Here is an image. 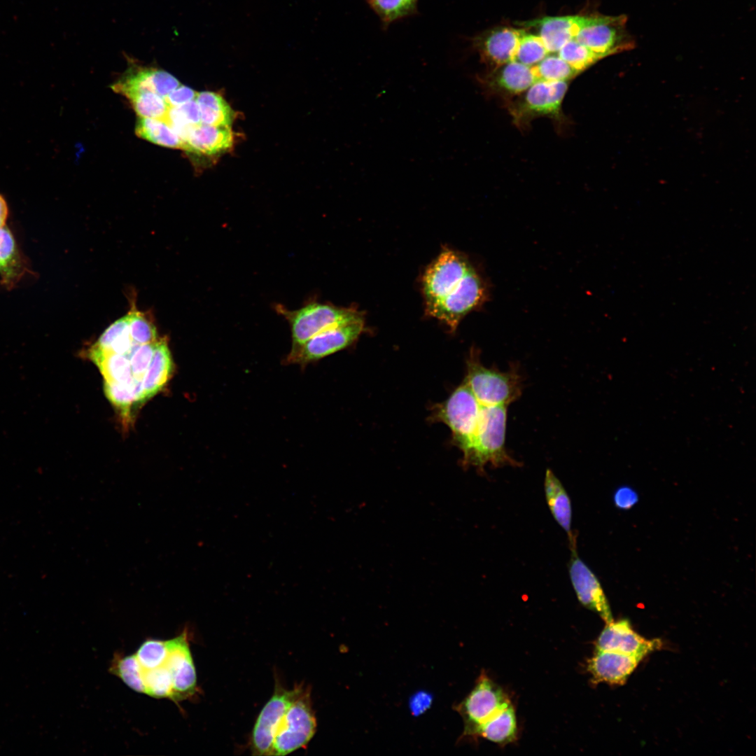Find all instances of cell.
Masks as SVG:
<instances>
[{
  "label": "cell",
  "mask_w": 756,
  "mask_h": 756,
  "mask_svg": "<svg viewBox=\"0 0 756 756\" xmlns=\"http://www.w3.org/2000/svg\"><path fill=\"white\" fill-rule=\"evenodd\" d=\"M274 310L289 324L291 333L290 350L297 349L326 328L362 316L354 309L339 307L314 299L308 300L301 307L293 310L281 304H276Z\"/></svg>",
  "instance_id": "cell-1"
},
{
  "label": "cell",
  "mask_w": 756,
  "mask_h": 756,
  "mask_svg": "<svg viewBox=\"0 0 756 756\" xmlns=\"http://www.w3.org/2000/svg\"><path fill=\"white\" fill-rule=\"evenodd\" d=\"M507 406L481 404L478 426L472 452L464 463L483 469L487 463L496 466L516 465L505 449Z\"/></svg>",
  "instance_id": "cell-2"
},
{
  "label": "cell",
  "mask_w": 756,
  "mask_h": 756,
  "mask_svg": "<svg viewBox=\"0 0 756 756\" xmlns=\"http://www.w3.org/2000/svg\"><path fill=\"white\" fill-rule=\"evenodd\" d=\"M463 382L483 405L507 406L522 393L520 376L515 370L501 372L487 368L481 363L477 352H472L468 358Z\"/></svg>",
  "instance_id": "cell-3"
},
{
  "label": "cell",
  "mask_w": 756,
  "mask_h": 756,
  "mask_svg": "<svg viewBox=\"0 0 756 756\" xmlns=\"http://www.w3.org/2000/svg\"><path fill=\"white\" fill-rule=\"evenodd\" d=\"M481 404L463 382L437 408L435 416L446 424L463 453L464 463L473 449Z\"/></svg>",
  "instance_id": "cell-4"
},
{
  "label": "cell",
  "mask_w": 756,
  "mask_h": 756,
  "mask_svg": "<svg viewBox=\"0 0 756 756\" xmlns=\"http://www.w3.org/2000/svg\"><path fill=\"white\" fill-rule=\"evenodd\" d=\"M316 730L308 689L289 706L276 730L270 756L288 755L305 746Z\"/></svg>",
  "instance_id": "cell-5"
},
{
  "label": "cell",
  "mask_w": 756,
  "mask_h": 756,
  "mask_svg": "<svg viewBox=\"0 0 756 756\" xmlns=\"http://www.w3.org/2000/svg\"><path fill=\"white\" fill-rule=\"evenodd\" d=\"M363 316L340 323L314 335L297 349L290 350L285 363L304 367L349 346L363 330Z\"/></svg>",
  "instance_id": "cell-6"
},
{
  "label": "cell",
  "mask_w": 756,
  "mask_h": 756,
  "mask_svg": "<svg viewBox=\"0 0 756 756\" xmlns=\"http://www.w3.org/2000/svg\"><path fill=\"white\" fill-rule=\"evenodd\" d=\"M486 286L471 267L456 286L440 301L426 306L427 312L454 331L461 320L487 299Z\"/></svg>",
  "instance_id": "cell-7"
},
{
  "label": "cell",
  "mask_w": 756,
  "mask_h": 756,
  "mask_svg": "<svg viewBox=\"0 0 756 756\" xmlns=\"http://www.w3.org/2000/svg\"><path fill=\"white\" fill-rule=\"evenodd\" d=\"M510 704L503 691L489 678L482 676L475 687L456 708L465 724L463 736L477 729Z\"/></svg>",
  "instance_id": "cell-8"
},
{
  "label": "cell",
  "mask_w": 756,
  "mask_h": 756,
  "mask_svg": "<svg viewBox=\"0 0 756 756\" xmlns=\"http://www.w3.org/2000/svg\"><path fill=\"white\" fill-rule=\"evenodd\" d=\"M626 20L625 15H598L574 39L603 57L631 50L635 43L626 30Z\"/></svg>",
  "instance_id": "cell-9"
},
{
  "label": "cell",
  "mask_w": 756,
  "mask_h": 756,
  "mask_svg": "<svg viewBox=\"0 0 756 756\" xmlns=\"http://www.w3.org/2000/svg\"><path fill=\"white\" fill-rule=\"evenodd\" d=\"M304 690L302 685H297L292 690L276 685L273 695L260 710L254 724L251 738L253 755L270 756L274 734L282 717Z\"/></svg>",
  "instance_id": "cell-10"
},
{
  "label": "cell",
  "mask_w": 756,
  "mask_h": 756,
  "mask_svg": "<svg viewBox=\"0 0 756 756\" xmlns=\"http://www.w3.org/2000/svg\"><path fill=\"white\" fill-rule=\"evenodd\" d=\"M472 267L466 258L447 250L440 254L427 269L423 288L426 306L433 304L449 293Z\"/></svg>",
  "instance_id": "cell-11"
},
{
  "label": "cell",
  "mask_w": 756,
  "mask_h": 756,
  "mask_svg": "<svg viewBox=\"0 0 756 756\" xmlns=\"http://www.w3.org/2000/svg\"><path fill=\"white\" fill-rule=\"evenodd\" d=\"M167 655L164 664L172 677L173 699L178 702L195 694L197 675L192 657L188 632L167 640Z\"/></svg>",
  "instance_id": "cell-12"
},
{
  "label": "cell",
  "mask_w": 756,
  "mask_h": 756,
  "mask_svg": "<svg viewBox=\"0 0 756 756\" xmlns=\"http://www.w3.org/2000/svg\"><path fill=\"white\" fill-rule=\"evenodd\" d=\"M180 85L176 78L167 71L130 61L127 69L112 84L111 89L125 97L143 92H151L165 97Z\"/></svg>",
  "instance_id": "cell-13"
},
{
  "label": "cell",
  "mask_w": 756,
  "mask_h": 756,
  "mask_svg": "<svg viewBox=\"0 0 756 756\" xmlns=\"http://www.w3.org/2000/svg\"><path fill=\"white\" fill-rule=\"evenodd\" d=\"M568 573L573 587L580 603L596 612L605 622L613 621L609 603L595 574L580 558L576 546L571 547Z\"/></svg>",
  "instance_id": "cell-14"
},
{
  "label": "cell",
  "mask_w": 756,
  "mask_h": 756,
  "mask_svg": "<svg viewBox=\"0 0 756 756\" xmlns=\"http://www.w3.org/2000/svg\"><path fill=\"white\" fill-rule=\"evenodd\" d=\"M567 88L566 81L535 82L512 108L513 116L521 122L536 116L558 115Z\"/></svg>",
  "instance_id": "cell-15"
},
{
  "label": "cell",
  "mask_w": 756,
  "mask_h": 756,
  "mask_svg": "<svg viewBox=\"0 0 756 756\" xmlns=\"http://www.w3.org/2000/svg\"><path fill=\"white\" fill-rule=\"evenodd\" d=\"M598 15L547 16L517 23L524 28H533L542 40L549 52H558L579 31L592 23Z\"/></svg>",
  "instance_id": "cell-16"
},
{
  "label": "cell",
  "mask_w": 756,
  "mask_h": 756,
  "mask_svg": "<svg viewBox=\"0 0 756 756\" xmlns=\"http://www.w3.org/2000/svg\"><path fill=\"white\" fill-rule=\"evenodd\" d=\"M522 29L498 27L486 30L472 39V45L482 61L491 68L514 60Z\"/></svg>",
  "instance_id": "cell-17"
},
{
  "label": "cell",
  "mask_w": 756,
  "mask_h": 756,
  "mask_svg": "<svg viewBox=\"0 0 756 756\" xmlns=\"http://www.w3.org/2000/svg\"><path fill=\"white\" fill-rule=\"evenodd\" d=\"M596 644V650L643 657L659 649L662 645L659 639L650 640L640 636L627 620L607 623Z\"/></svg>",
  "instance_id": "cell-18"
},
{
  "label": "cell",
  "mask_w": 756,
  "mask_h": 756,
  "mask_svg": "<svg viewBox=\"0 0 756 756\" xmlns=\"http://www.w3.org/2000/svg\"><path fill=\"white\" fill-rule=\"evenodd\" d=\"M645 657L612 651L596 650L589 661L588 670L595 682L624 683Z\"/></svg>",
  "instance_id": "cell-19"
},
{
  "label": "cell",
  "mask_w": 756,
  "mask_h": 756,
  "mask_svg": "<svg viewBox=\"0 0 756 756\" xmlns=\"http://www.w3.org/2000/svg\"><path fill=\"white\" fill-rule=\"evenodd\" d=\"M233 143L234 133L231 127L200 123L191 129L184 151L198 157H217L228 151Z\"/></svg>",
  "instance_id": "cell-20"
},
{
  "label": "cell",
  "mask_w": 756,
  "mask_h": 756,
  "mask_svg": "<svg viewBox=\"0 0 756 756\" xmlns=\"http://www.w3.org/2000/svg\"><path fill=\"white\" fill-rule=\"evenodd\" d=\"M32 273L15 238L6 226L0 227V284L6 290L14 288L28 274Z\"/></svg>",
  "instance_id": "cell-21"
},
{
  "label": "cell",
  "mask_w": 756,
  "mask_h": 756,
  "mask_svg": "<svg viewBox=\"0 0 756 756\" xmlns=\"http://www.w3.org/2000/svg\"><path fill=\"white\" fill-rule=\"evenodd\" d=\"M485 83L491 89L514 95L526 91L538 81L531 66L512 61L493 70Z\"/></svg>",
  "instance_id": "cell-22"
},
{
  "label": "cell",
  "mask_w": 756,
  "mask_h": 756,
  "mask_svg": "<svg viewBox=\"0 0 756 756\" xmlns=\"http://www.w3.org/2000/svg\"><path fill=\"white\" fill-rule=\"evenodd\" d=\"M544 490L547 505L558 524L566 532L570 546L576 545L571 529L572 507L566 489L550 469H547Z\"/></svg>",
  "instance_id": "cell-23"
},
{
  "label": "cell",
  "mask_w": 756,
  "mask_h": 756,
  "mask_svg": "<svg viewBox=\"0 0 756 756\" xmlns=\"http://www.w3.org/2000/svg\"><path fill=\"white\" fill-rule=\"evenodd\" d=\"M172 370L173 363L167 342L162 340L157 341L143 379L146 399L152 397L162 388Z\"/></svg>",
  "instance_id": "cell-24"
},
{
  "label": "cell",
  "mask_w": 756,
  "mask_h": 756,
  "mask_svg": "<svg viewBox=\"0 0 756 756\" xmlns=\"http://www.w3.org/2000/svg\"><path fill=\"white\" fill-rule=\"evenodd\" d=\"M202 124L231 127L235 113L222 95L211 91L197 92L196 97Z\"/></svg>",
  "instance_id": "cell-25"
},
{
  "label": "cell",
  "mask_w": 756,
  "mask_h": 756,
  "mask_svg": "<svg viewBox=\"0 0 756 756\" xmlns=\"http://www.w3.org/2000/svg\"><path fill=\"white\" fill-rule=\"evenodd\" d=\"M89 354L99 368L104 381L121 383L134 388V379L128 356L104 354L93 349Z\"/></svg>",
  "instance_id": "cell-26"
},
{
  "label": "cell",
  "mask_w": 756,
  "mask_h": 756,
  "mask_svg": "<svg viewBox=\"0 0 756 756\" xmlns=\"http://www.w3.org/2000/svg\"><path fill=\"white\" fill-rule=\"evenodd\" d=\"M517 732V721L513 706L507 707L490 718L477 730L475 736H482L492 742L505 744L513 741Z\"/></svg>",
  "instance_id": "cell-27"
},
{
  "label": "cell",
  "mask_w": 756,
  "mask_h": 756,
  "mask_svg": "<svg viewBox=\"0 0 756 756\" xmlns=\"http://www.w3.org/2000/svg\"><path fill=\"white\" fill-rule=\"evenodd\" d=\"M135 134L139 138L158 146L181 149L184 144L179 136L164 122L152 118H139Z\"/></svg>",
  "instance_id": "cell-28"
},
{
  "label": "cell",
  "mask_w": 756,
  "mask_h": 756,
  "mask_svg": "<svg viewBox=\"0 0 756 756\" xmlns=\"http://www.w3.org/2000/svg\"><path fill=\"white\" fill-rule=\"evenodd\" d=\"M109 671L120 678L130 689L145 694L142 668L134 654L115 655Z\"/></svg>",
  "instance_id": "cell-29"
},
{
  "label": "cell",
  "mask_w": 756,
  "mask_h": 756,
  "mask_svg": "<svg viewBox=\"0 0 756 756\" xmlns=\"http://www.w3.org/2000/svg\"><path fill=\"white\" fill-rule=\"evenodd\" d=\"M537 80L566 81L580 73L558 55H547L531 66Z\"/></svg>",
  "instance_id": "cell-30"
},
{
  "label": "cell",
  "mask_w": 756,
  "mask_h": 756,
  "mask_svg": "<svg viewBox=\"0 0 756 756\" xmlns=\"http://www.w3.org/2000/svg\"><path fill=\"white\" fill-rule=\"evenodd\" d=\"M126 98L139 118L161 120L169 108V104L164 97L151 92L135 93Z\"/></svg>",
  "instance_id": "cell-31"
},
{
  "label": "cell",
  "mask_w": 756,
  "mask_h": 756,
  "mask_svg": "<svg viewBox=\"0 0 756 756\" xmlns=\"http://www.w3.org/2000/svg\"><path fill=\"white\" fill-rule=\"evenodd\" d=\"M142 673L146 694L158 699H173L172 677L164 662L155 668L142 669Z\"/></svg>",
  "instance_id": "cell-32"
},
{
  "label": "cell",
  "mask_w": 756,
  "mask_h": 756,
  "mask_svg": "<svg viewBox=\"0 0 756 756\" xmlns=\"http://www.w3.org/2000/svg\"><path fill=\"white\" fill-rule=\"evenodd\" d=\"M548 53L550 52L538 34L526 32L522 29L514 61L533 66L542 60Z\"/></svg>",
  "instance_id": "cell-33"
},
{
  "label": "cell",
  "mask_w": 756,
  "mask_h": 756,
  "mask_svg": "<svg viewBox=\"0 0 756 756\" xmlns=\"http://www.w3.org/2000/svg\"><path fill=\"white\" fill-rule=\"evenodd\" d=\"M368 1L386 25L413 14L416 10L417 3V0H368Z\"/></svg>",
  "instance_id": "cell-34"
},
{
  "label": "cell",
  "mask_w": 756,
  "mask_h": 756,
  "mask_svg": "<svg viewBox=\"0 0 756 756\" xmlns=\"http://www.w3.org/2000/svg\"><path fill=\"white\" fill-rule=\"evenodd\" d=\"M557 52L561 58L580 72L603 58L575 39L565 43Z\"/></svg>",
  "instance_id": "cell-35"
},
{
  "label": "cell",
  "mask_w": 756,
  "mask_h": 756,
  "mask_svg": "<svg viewBox=\"0 0 756 756\" xmlns=\"http://www.w3.org/2000/svg\"><path fill=\"white\" fill-rule=\"evenodd\" d=\"M134 654L142 669L157 668L161 666L166 659L167 640L148 638L141 643Z\"/></svg>",
  "instance_id": "cell-36"
},
{
  "label": "cell",
  "mask_w": 756,
  "mask_h": 756,
  "mask_svg": "<svg viewBox=\"0 0 756 756\" xmlns=\"http://www.w3.org/2000/svg\"><path fill=\"white\" fill-rule=\"evenodd\" d=\"M127 316L130 334L135 343L144 344L157 341L155 326L146 317L145 314L136 309L135 304H133Z\"/></svg>",
  "instance_id": "cell-37"
},
{
  "label": "cell",
  "mask_w": 756,
  "mask_h": 756,
  "mask_svg": "<svg viewBox=\"0 0 756 756\" xmlns=\"http://www.w3.org/2000/svg\"><path fill=\"white\" fill-rule=\"evenodd\" d=\"M155 342L144 344H136L132 347L128 356L134 379L143 382L144 374L153 354Z\"/></svg>",
  "instance_id": "cell-38"
},
{
  "label": "cell",
  "mask_w": 756,
  "mask_h": 756,
  "mask_svg": "<svg viewBox=\"0 0 756 756\" xmlns=\"http://www.w3.org/2000/svg\"><path fill=\"white\" fill-rule=\"evenodd\" d=\"M133 389L121 383L104 381V392L107 398L125 413H127L131 405L136 402Z\"/></svg>",
  "instance_id": "cell-39"
},
{
  "label": "cell",
  "mask_w": 756,
  "mask_h": 756,
  "mask_svg": "<svg viewBox=\"0 0 756 756\" xmlns=\"http://www.w3.org/2000/svg\"><path fill=\"white\" fill-rule=\"evenodd\" d=\"M129 330V318L127 314H126L116 320L106 328L92 346V349L106 352L120 335Z\"/></svg>",
  "instance_id": "cell-40"
},
{
  "label": "cell",
  "mask_w": 756,
  "mask_h": 756,
  "mask_svg": "<svg viewBox=\"0 0 756 756\" xmlns=\"http://www.w3.org/2000/svg\"><path fill=\"white\" fill-rule=\"evenodd\" d=\"M613 500L617 508L628 510L637 503L638 496L637 492L631 487L622 486L615 491Z\"/></svg>",
  "instance_id": "cell-41"
},
{
  "label": "cell",
  "mask_w": 756,
  "mask_h": 756,
  "mask_svg": "<svg viewBox=\"0 0 756 756\" xmlns=\"http://www.w3.org/2000/svg\"><path fill=\"white\" fill-rule=\"evenodd\" d=\"M433 702V695L425 691L414 693L409 700V708L412 714L417 717L430 708Z\"/></svg>",
  "instance_id": "cell-42"
},
{
  "label": "cell",
  "mask_w": 756,
  "mask_h": 756,
  "mask_svg": "<svg viewBox=\"0 0 756 756\" xmlns=\"http://www.w3.org/2000/svg\"><path fill=\"white\" fill-rule=\"evenodd\" d=\"M197 92L192 88L181 84L169 93L164 99L172 106H177L196 99Z\"/></svg>",
  "instance_id": "cell-43"
},
{
  "label": "cell",
  "mask_w": 756,
  "mask_h": 756,
  "mask_svg": "<svg viewBox=\"0 0 756 756\" xmlns=\"http://www.w3.org/2000/svg\"><path fill=\"white\" fill-rule=\"evenodd\" d=\"M8 216V206L5 198L0 194V227L5 226Z\"/></svg>",
  "instance_id": "cell-44"
}]
</instances>
